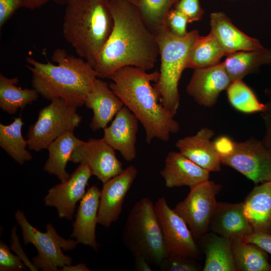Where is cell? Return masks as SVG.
<instances>
[{"label":"cell","mask_w":271,"mask_h":271,"mask_svg":"<svg viewBox=\"0 0 271 271\" xmlns=\"http://www.w3.org/2000/svg\"><path fill=\"white\" fill-rule=\"evenodd\" d=\"M108 2L113 26L94 68L97 77L108 78L124 66L152 69L160 55L159 46L137 7L126 0Z\"/></svg>","instance_id":"cell-1"},{"label":"cell","mask_w":271,"mask_h":271,"mask_svg":"<svg viewBox=\"0 0 271 271\" xmlns=\"http://www.w3.org/2000/svg\"><path fill=\"white\" fill-rule=\"evenodd\" d=\"M160 72L124 66L113 72L108 79L109 87L136 116L143 126L146 141L150 144L157 139L168 141L180 129L179 123L161 104L153 82H157Z\"/></svg>","instance_id":"cell-2"},{"label":"cell","mask_w":271,"mask_h":271,"mask_svg":"<svg viewBox=\"0 0 271 271\" xmlns=\"http://www.w3.org/2000/svg\"><path fill=\"white\" fill-rule=\"evenodd\" d=\"M27 68L32 73V86L44 98L62 99L78 107L86 98L97 78L94 68L81 58L74 57L60 48L55 49L50 62L42 63L27 57Z\"/></svg>","instance_id":"cell-3"},{"label":"cell","mask_w":271,"mask_h":271,"mask_svg":"<svg viewBox=\"0 0 271 271\" xmlns=\"http://www.w3.org/2000/svg\"><path fill=\"white\" fill-rule=\"evenodd\" d=\"M113 26L108 0H69L62 33L78 56L94 68Z\"/></svg>","instance_id":"cell-4"},{"label":"cell","mask_w":271,"mask_h":271,"mask_svg":"<svg viewBox=\"0 0 271 271\" xmlns=\"http://www.w3.org/2000/svg\"><path fill=\"white\" fill-rule=\"evenodd\" d=\"M161 57L160 76L154 85L162 105L174 116L180 104L178 84L190 50L200 36L194 30L183 37L174 35L168 25L155 34Z\"/></svg>","instance_id":"cell-5"},{"label":"cell","mask_w":271,"mask_h":271,"mask_svg":"<svg viewBox=\"0 0 271 271\" xmlns=\"http://www.w3.org/2000/svg\"><path fill=\"white\" fill-rule=\"evenodd\" d=\"M122 239L133 255H143L151 264L159 266L168 256L155 204L149 198H142L131 209Z\"/></svg>","instance_id":"cell-6"},{"label":"cell","mask_w":271,"mask_h":271,"mask_svg":"<svg viewBox=\"0 0 271 271\" xmlns=\"http://www.w3.org/2000/svg\"><path fill=\"white\" fill-rule=\"evenodd\" d=\"M222 164L241 173L257 184L271 180V150L251 138L235 142L226 136L213 141Z\"/></svg>","instance_id":"cell-7"},{"label":"cell","mask_w":271,"mask_h":271,"mask_svg":"<svg viewBox=\"0 0 271 271\" xmlns=\"http://www.w3.org/2000/svg\"><path fill=\"white\" fill-rule=\"evenodd\" d=\"M15 217L21 227L25 245L31 243L38 251L32 262L38 270L57 271L58 267L71 264V257L63 250L74 249L78 244L76 240L63 238L51 223L46 225L45 232H41L29 222L21 210L16 212Z\"/></svg>","instance_id":"cell-8"},{"label":"cell","mask_w":271,"mask_h":271,"mask_svg":"<svg viewBox=\"0 0 271 271\" xmlns=\"http://www.w3.org/2000/svg\"><path fill=\"white\" fill-rule=\"evenodd\" d=\"M77 108L62 99H55L41 109L37 120L28 131L29 149L37 152L47 149L59 137L73 132L82 119Z\"/></svg>","instance_id":"cell-9"},{"label":"cell","mask_w":271,"mask_h":271,"mask_svg":"<svg viewBox=\"0 0 271 271\" xmlns=\"http://www.w3.org/2000/svg\"><path fill=\"white\" fill-rule=\"evenodd\" d=\"M190 188L186 197L173 209L186 222L196 240L202 238L210 229L218 205L216 196L222 186L208 180Z\"/></svg>","instance_id":"cell-10"},{"label":"cell","mask_w":271,"mask_h":271,"mask_svg":"<svg viewBox=\"0 0 271 271\" xmlns=\"http://www.w3.org/2000/svg\"><path fill=\"white\" fill-rule=\"evenodd\" d=\"M155 208L168 255L199 258V249L188 225L164 196L156 201Z\"/></svg>","instance_id":"cell-11"},{"label":"cell","mask_w":271,"mask_h":271,"mask_svg":"<svg viewBox=\"0 0 271 271\" xmlns=\"http://www.w3.org/2000/svg\"><path fill=\"white\" fill-rule=\"evenodd\" d=\"M70 161L85 164L102 184L119 174L123 169L115 150L102 139H90L73 151Z\"/></svg>","instance_id":"cell-12"},{"label":"cell","mask_w":271,"mask_h":271,"mask_svg":"<svg viewBox=\"0 0 271 271\" xmlns=\"http://www.w3.org/2000/svg\"><path fill=\"white\" fill-rule=\"evenodd\" d=\"M92 176L87 165L80 164L68 180L48 190L44 198L45 205L55 207L60 218L71 220L76 203L85 195L86 186Z\"/></svg>","instance_id":"cell-13"},{"label":"cell","mask_w":271,"mask_h":271,"mask_svg":"<svg viewBox=\"0 0 271 271\" xmlns=\"http://www.w3.org/2000/svg\"><path fill=\"white\" fill-rule=\"evenodd\" d=\"M137 174L136 168L129 165L103 184L98 212V224L109 227L118 219L124 198Z\"/></svg>","instance_id":"cell-14"},{"label":"cell","mask_w":271,"mask_h":271,"mask_svg":"<svg viewBox=\"0 0 271 271\" xmlns=\"http://www.w3.org/2000/svg\"><path fill=\"white\" fill-rule=\"evenodd\" d=\"M232 82L223 62L208 67L195 69L186 91L199 104L211 107L219 94Z\"/></svg>","instance_id":"cell-15"},{"label":"cell","mask_w":271,"mask_h":271,"mask_svg":"<svg viewBox=\"0 0 271 271\" xmlns=\"http://www.w3.org/2000/svg\"><path fill=\"white\" fill-rule=\"evenodd\" d=\"M139 120L124 105L118 111L111 124L103 128V139L114 150L119 152L127 162L135 159Z\"/></svg>","instance_id":"cell-16"},{"label":"cell","mask_w":271,"mask_h":271,"mask_svg":"<svg viewBox=\"0 0 271 271\" xmlns=\"http://www.w3.org/2000/svg\"><path fill=\"white\" fill-rule=\"evenodd\" d=\"M100 196V190L96 185L88 188L80 200L71 234L78 243L88 245L96 251L99 244L96 239L95 229L98 223Z\"/></svg>","instance_id":"cell-17"},{"label":"cell","mask_w":271,"mask_h":271,"mask_svg":"<svg viewBox=\"0 0 271 271\" xmlns=\"http://www.w3.org/2000/svg\"><path fill=\"white\" fill-rule=\"evenodd\" d=\"M214 132L203 127L195 134L179 139L175 144L181 154L200 167L210 171L221 170L220 157L211 139Z\"/></svg>","instance_id":"cell-18"},{"label":"cell","mask_w":271,"mask_h":271,"mask_svg":"<svg viewBox=\"0 0 271 271\" xmlns=\"http://www.w3.org/2000/svg\"><path fill=\"white\" fill-rule=\"evenodd\" d=\"M210 171L200 167L180 152H170L160 175L166 187L190 188L209 180Z\"/></svg>","instance_id":"cell-19"},{"label":"cell","mask_w":271,"mask_h":271,"mask_svg":"<svg viewBox=\"0 0 271 271\" xmlns=\"http://www.w3.org/2000/svg\"><path fill=\"white\" fill-rule=\"evenodd\" d=\"M84 105L93 111L90 127L96 131L106 127L124 104L110 89L108 83L97 78Z\"/></svg>","instance_id":"cell-20"},{"label":"cell","mask_w":271,"mask_h":271,"mask_svg":"<svg viewBox=\"0 0 271 271\" xmlns=\"http://www.w3.org/2000/svg\"><path fill=\"white\" fill-rule=\"evenodd\" d=\"M210 26V32L223 48L226 56L238 51L265 48L257 39L246 35L236 27L223 12L211 14Z\"/></svg>","instance_id":"cell-21"},{"label":"cell","mask_w":271,"mask_h":271,"mask_svg":"<svg viewBox=\"0 0 271 271\" xmlns=\"http://www.w3.org/2000/svg\"><path fill=\"white\" fill-rule=\"evenodd\" d=\"M210 229L213 233L231 239L243 238L254 232L245 215L243 202H218Z\"/></svg>","instance_id":"cell-22"},{"label":"cell","mask_w":271,"mask_h":271,"mask_svg":"<svg viewBox=\"0 0 271 271\" xmlns=\"http://www.w3.org/2000/svg\"><path fill=\"white\" fill-rule=\"evenodd\" d=\"M243 203L254 232L271 233V180L256 186Z\"/></svg>","instance_id":"cell-23"},{"label":"cell","mask_w":271,"mask_h":271,"mask_svg":"<svg viewBox=\"0 0 271 271\" xmlns=\"http://www.w3.org/2000/svg\"><path fill=\"white\" fill-rule=\"evenodd\" d=\"M84 142L77 138L73 132L64 133L51 143L47 147L49 152L44 170L50 175H55L61 182L70 178L66 168L74 150Z\"/></svg>","instance_id":"cell-24"},{"label":"cell","mask_w":271,"mask_h":271,"mask_svg":"<svg viewBox=\"0 0 271 271\" xmlns=\"http://www.w3.org/2000/svg\"><path fill=\"white\" fill-rule=\"evenodd\" d=\"M203 243L205 261L203 271H237L231 239L216 233L206 236Z\"/></svg>","instance_id":"cell-25"},{"label":"cell","mask_w":271,"mask_h":271,"mask_svg":"<svg viewBox=\"0 0 271 271\" xmlns=\"http://www.w3.org/2000/svg\"><path fill=\"white\" fill-rule=\"evenodd\" d=\"M223 63L232 82L242 79L260 66L271 63V50L236 52L227 55Z\"/></svg>","instance_id":"cell-26"},{"label":"cell","mask_w":271,"mask_h":271,"mask_svg":"<svg viewBox=\"0 0 271 271\" xmlns=\"http://www.w3.org/2000/svg\"><path fill=\"white\" fill-rule=\"evenodd\" d=\"M231 248L237 271H271L266 251L256 244L234 238Z\"/></svg>","instance_id":"cell-27"},{"label":"cell","mask_w":271,"mask_h":271,"mask_svg":"<svg viewBox=\"0 0 271 271\" xmlns=\"http://www.w3.org/2000/svg\"><path fill=\"white\" fill-rule=\"evenodd\" d=\"M18 77L8 78L0 74V107L10 114L25 108L36 101L39 94L34 88H22L17 86Z\"/></svg>","instance_id":"cell-28"},{"label":"cell","mask_w":271,"mask_h":271,"mask_svg":"<svg viewBox=\"0 0 271 271\" xmlns=\"http://www.w3.org/2000/svg\"><path fill=\"white\" fill-rule=\"evenodd\" d=\"M14 119L9 124L0 123V146L15 161L23 165L32 160V155L26 149L28 142L22 134L23 119L19 116Z\"/></svg>","instance_id":"cell-29"},{"label":"cell","mask_w":271,"mask_h":271,"mask_svg":"<svg viewBox=\"0 0 271 271\" xmlns=\"http://www.w3.org/2000/svg\"><path fill=\"white\" fill-rule=\"evenodd\" d=\"M226 56L215 36L210 32L206 36H199L189 53L186 68L199 69L214 66Z\"/></svg>","instance_id":"cell-30"},{"label":"cell","mask_w":271,"mask_h":271,"mask_svg":"<svg viewBox=\"0 0 271 271\" xmlns=\"http://www.w3.org/2000/svg\"><path fill=\"white\" fill-rule=\"evenodd\" d=\"M179 1L138 0L137 7L145 23L155 35L167 25V16Z\"/></svg>","instance_id":"cell-31"},{"label":"cell","mask_w":271,"mask_h":271,"mask_svg":"<svg viewBox=\"0 0 271 271\" xmlns=\"http://www.w3.org/2000/svg\"><path fill=\"white\" fill-rule=\"evenodd\" d=\"M228 99L236 110L245 113L263 112L265 105L260 103L252 90L242 80L232 81L226 89Z\"/></svg>","instance_id":"cell-32"},{"label":"cell","mask_w":271,"mask_h":271,"mask_svg":"<svg viewBox=\"0 0 271 271\" xmlns=\"http://www.w3.org/2000/svg\"><path fill=\"white\" fill-rule=\"evenodd\" d=\"M159 267L161 271H199L203 268L193 258L173 254L165 258Z\"/></svg>","instance_id":"cell-33"},{"label":"cell","mask_w":271,"mask_h":271,"mask_svg":"<svg viewBox=\"0 0 271 271\" xmlns=\"http://www.w3.org/2000/svg\"><path fill=\"white\" fill-rule=\"evenodd\" d=\"M18 255L10 251V248L3 241L0 242V270L21 271L26 269L25 263Z\"/></svg>","instance_id":"cell-34"},{"label":"cell","mask_w":271,"mask_h":271,"mask_svg":"<svg viewBox=\"0 0 271 271\" xmlns=\"http://www.w3.org/2000/svg\"><path fill=\"white\" fill-rule=\"evenodd\" d=\"M174 8L184 14L187 17L188 23L200 20L204 14L199 0H180Z\"/></svg>","instance_id":"cell-35"},{"label":"cell","mask_w":271,"mask_h":271,"mask_svg":"<svg viewBox=\"0 0 271 271\" xmlns=\"http://www.w3.org/2000/svg\"><path fill=\"white\" fill-rule=\"evenodd\" d=\"M167 24L170 31L179 37L185 36L188 32L186 30L188 20L187 17L180 11L173 8L169 13L167 19Z\"/></svg>","instance_id":"cell-36"},{"label":"cell","mask_w":271,"mask_h":271,"mask_svg":"<svg viewBox=\"0 0 271 271\" xmlns=\"http://www.w3.org/2000/svg\"><path fill=\"white\" fill-rule=\"evenodd\" d=\"M22 4V0H0L1 29Z\"/></svg>","instance_id":"cell-37"},{"label":"cell","mask_w":271,"mask_h":271,"mask_svg":"<svg viewBox=\"0 0 271 271\" xmlns=\"http://www.w3.org/2000/svg\"><path fill=\"white\" fill-rule=\"evenodd\" d=\"M268 100L262 116L265 126V131L262 142L266 147L271 150V88L267 91Z\"/></svg>","instance_id":"cell-38"},{"label":"cell","mask_w":271,"mask_h":271,"mask_svg":"<svg viewBox=\"0 0 271 271\" xmlns=\"http://www.w3.org/2000/svg\"><path fill=\"white\" fill-rule=\"evenodd\" d=\"M242 239L246 242L256 244L266 252L271 254V233L253 232L244 237Z\"/></svg>","instance_id":"cell-39"},{"label":"cell","mask_w":271,"mask_h":271,"mask_svg":"<svg viewBox=\"0 0 271 271\" xmlns=\"http://www.w3.org/2000/svg\"><path fill=\"white\" fill-rule=\"evenodd\" d=\"M11 237L12 239L11 248L16 252L21 260L24 262L26 266L28 267L31 270H38V269L28 258L27 255L25 254L20 245L19 237L16 234V228L14 227L12 230Z\"/></svg>","instance_id":"cell-40"},{"label":"cell","mask_w":271,"mask_h":271,"mask_svg":"<svg viewBox=\"0 0 271 271\" xmlns=\"http://www.w3.org/2000/svg\"><path fill=\"white\" fill-rule=\"evenodd\" d=\"M134 256V269L137 271H152L150 263L142 255L137 254Z\"/></svg>","instance_id":"cell-41"},{"label":"cell","mask_w":271,"mask_h":271,"mask_svg":"<svg viewBox=\"0 0 271 271\" xmlns=\"http://www.w3.org/2000/svg\"><path fill=\"white\" fill-rule=\"evenodd\" d=\"M50 0H22V7L33 10L39 8Z\"/></svg>","instance_id":"cell-42"},{"label":"cell","mask_w":271,"mask_h":271,"mask_svg":"<svg viewBox=\"0 0 271 271\" xmlns=\"http://www.w3.org/2000/svg\"><path fill=\"white\" fill-rule=\"evenodd\" d=\"M59 270L62 271H90L91 270L84 263H79L75 265H65L60 268Z\"/></svg>","instance_id":"cell-43"},{"label":"cell","mask_w":271,"mask_h":271,"mask_svg":"<svg viewBox=\"0 0 271 271\" xmlns=\"http://www.w3.org/2000/svg\"><path fill=\"white\" fill-rule=\"evenodd\" d=\"M127 1H129L130 2V3L133 4L134 5H135L136 6L137 5V4H138V0H126Z\"/></svg>","instance_id":"cell-44"}]
</instances>
